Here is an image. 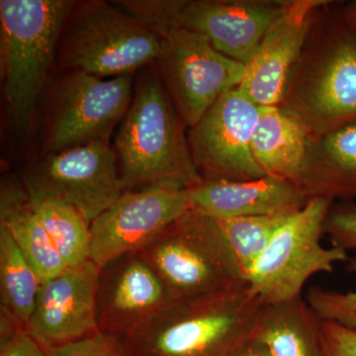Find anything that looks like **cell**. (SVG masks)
<instances>
[{
	"label": "cell",
	"mask_w": 356,
	"mask_h": 356,
	"mask_svg": "<svg viewBox=\"0 0 356 356\" xmlns=\"http://www.w3.org/2000/svg\"><path fill=\"white\" fill-rule=\"evenodd\" d=\"M332 3L316 11L278 105L310 136L356 120V30Z\"/></svg>",
	"instance_id": "obj_1"
},
{
	"label": "cell",
	"mask_w": 356,
	"mask_h": 356,
	"mask_svg": "<svg viewBox=\"0 0 356 356\" xmlns=\"http://www.w3.org/2000/svg\"><path fill=\"white\" fill-rule=\"evenodd\" d=\"M188 210L185 191H125L91 222L89 259L102 268L123 255L137 254Z\"/></svg>",
	"instance_id": "obj_12"
},
{
	"label": "cell",
	"mask_w": 356,
	"mask_h": 356,
	"mask_svg": "<svg viewBox=\"0 0 356 356\" xmlns=\"http://www.w3.org/2000/svg\"><path fill=\"white\" fill-rule=\"evenodd\" d=\"M261 106L238 88L222 95L195 126L189 147L203 180L257 179L266 177L252 153Z\"/></svg>",
	"instance_id": "obj_10"
},
{
	"label": "cell",
	"mask_w": 356,
	"mask_h": 356,
	"mask_svg": "<svg viewBox=\"0 0 356 356\" xmlns=\"http://www.w3.org/2000/svg\"><path fill=\"white\" fill-rule=\"evenodd\" d=\"M42 280L6 227L0 225V297L1 307L27 330Z\"/></svg>",
	"instance_id": "obj_23"
},
{
	"label": "cell",
	"mask_w": 356,
	"mask_h": 356,
	"mask_svg": "<svg viewBox=\"0 0 356 356\" xmlns=\"http://www.w3.org/2000/svg\"><path fill=\"white\" fill-rule=\"evenodd\" d=\"M330 0H289L245 65L238 89L259 106H278L316 11Z\"/></svg>",
	"instance_id": "obj_16"
},
{
	"label": "cell",
	"mask_w": 356,
	"mask_h": 356,
	"mask_svg": "<svg viewBox=\"0 0 356 356\" xmlns=\"http://www.w3.org/2000/svg\"><path fill=\"white\" fill-rule=\"evenodd\" d=\"M70 20L64 62L74 70L102 79L131 76L163 53L165 40L114 4L83 2Z\"/></svg>",
	"instance_id": "obj_7"
},
{
	"label": "cell",
	"mask_w": 356,
	"mask_h": 356,
	"mask_svg": "<svg viewBox=\"0 0 356 356\" xmlns=\"http://www.w3.org/2000/svg\"><path fill=\"white\" fill-rule=\"evenodd\" d=\"M76 4L67 0H1V76L11 125H31L60 32Z\"/></svg>",
	"instance_id": "obj_4"
},
{
	"label": "cell",
	"mask_w": 356,
	"mask_h": 356,
	"mask_svg": "<svg viewBox=\"0 0 356 356\" xmlns=\"http://www.w3.org/2000/svg\"><path fill=\"white\" fill-rule=\"evenodd\" d=\"M173 302L168 288L139 252L123 255L100 268V332L123 339Z\"/></svg>",
	"instance_id": "obj_14"
},
{
	"label": "cell",
	"mask_w": 356,
	"mask_h": 356,
	"mask_svg": "<svg viewBox=\"0 0 356 356\" xmlns=\"http://www.w3.org/2000/svg\"><path fill=\"white\" fill-rule=\"evenodd\" d=\"M0 225L6 227L42 282L67 268L30 203L24 185L6 180L1 184Z\"/></svg>",
	"instance_id": "obj_21"
},
{
	"label": "cell",
	"mask_w": 356,
	"mask_h": 356,
	"mask_svg": "<svg viewBox=\"0 0 356 356\" xmlns=\"http://www.w3.org/2000/svg\"><path fill=\"white\" fill-rule=\"evenodd\" d=\"M26 191L65 201L91 224L124 191L118 156L108 144L95 143L50 154L25 173Z\"/></svg>",
	"instance_id": "obj_9"
},
{
	"label": "cell",
	"mask_w": 356,
	"mask_h": 356,
	"mask_svg": "<svg viewBox=\"0 0 356 356\" xmlns=\"http://www.w3.org/2000/svg\"><path fill=\"white\" fill-rule=\"evenodd\" d=\"M339 8H341L344 19L348 21L356 30V0L339 4Z\"/></svg>",
	"instance_id": "obj_31"
},
{
	"label": "cell",
	"mask_w": 356,
	"mask_h": 356,
	"mask_svg": "<svg viewBox=\"0 0 356 356\" xmlns=\"http://www.w3.org/2000/svg\"><path fill=\"white\" fill-rule=\"evenodd\" d=\"M238 356H270L261 344L252 339Z\"/></svg>",
	"instance_id": "obj_32"
},
{
	"label": "cell",
	"mask_w": 356,
	"mask_h": 356,
	"mask_svg": "<svg viewBox=\"0 0 356 356\" xmlns=\"http://www.w3.org/2000/svg\"><path fill=\"white\" fill-rule=\"evenodd\" d=\"M309 137L306 128L280 107H261L252 153L266 175L298 185Z\"/></svg>",
	"instance_id": "obj_20"
},
{
	"label": "cell",
	"mask_w": 356,
	"mask_h": 356,
	"mask_svg": "<svg viewBox=\"0 0 356 356\" xmlns=\"http://www.w3.org/2000/svg\"><path fill=\"white\" fill-rule=\"evenodd\" d=\"M289 0H186L180 26L222 55L247 65Z\"/></svg>",
	"instance_id": "obj_15"
},
{
	"label": "cell",
	"mask_w": 356,
	"mask_h": 356,
	"mask_svg": "<svg viewBox=\"0 0 356 356\" xmlns=\"http://www.w3.org/2000/svg\"><path fill=\"white\" fill-rule=\"evenodd\" d=\"M99 270L95 262L88 259L42 282L27 332L44 350L60 348L99 332Z\"/></svg>",
	"instance_id": "obj_13"
},
{
	"label": "cell",
	"mask_w": 356,
	"mask_h": 356,
	"mask_svg": "<svg viewBox=\"0 0 356 356\" xmlns=\"http://www.w3.org/2000/svg\"><path fill=\"white\" fill-rule=\"evenodd\" d=\"M321 324L322 320L302 296L264 304L252 339L270 356H325Z\"/></svg>",
	"instance_id": "obj_19"
},
{
	"label": "cell",
	"mask_w": 356,
	"mask_h": 356,
	"mask_svg": "<svg viewBox=\"0 0 356 356\" xmlns=\"http://www.w3.org/2000/svg\"><path fill=\"white\" fill-rule=\"evenodd\" d=\"M186 128L159 77H143L116 135L124 191H186L200 184Z\"/></svg>",
	"instance_id": "obj_2"
},
{
	"label": "cell",
	"mask_w": 356,
	"mask_h": 356,
	"mask_svg": "<svg viewBox=\"0 0 356 356\" xmlns=\"http://www.w3.org/2000/svg\"><path fill=\"white\" fill-rule=\"evenodd\" d=\"M132 91L131 76L103 79L72 70L58 89L49 153L95 143L108 144L115 126L130 108Z\"/></svg>",
	"instance_id": "obj_11"
},
{
	"label": "cell",
	"mask_w": 356,
	"mask_h": 356,
	"mask_svg": "<svg viewBox=\"0 0 356 356\" xmlns=\"http://www.w3.org/2000/svg\"><path fill=\"white\" fill-rule=\"evenodd\" d=\"M325 233L329 236L332 247L344 252L356 250V203L343 201L332 205L325 219Z\"/></svg>",
	"instance_id": "obj_27"
},
{
	"label": "cell",
	"mask_w": 356,
	"mask_h": 356,
	"mask_svg": "<svg viewBox=\"0 0 356 356\" xmlns=\"http://www.w3.org/2000/svg\"><path fill=\"white\" fill-rule=\"evenodd\" d=\"M47 353L48 356H129L121 339L100 331Z\"/></svg>",
	"instance_id": "obj_28"
},
{
	"label": "cell",
	"mask_w": 356,
	"mask_h": 356,
	"mask_svg": "<svg viewBox=\"0 0 356 356\" xmlns=\"http://www.w3.org/2000/svg\"><path fill=\"white\" fill-rule=\"evenodd\" d=\"M24 185V184H23ZM30 203L67 267L89 259L90 224L72 205L53 196L28 191Z\"/></svg>",
	"instance_id": "obj_22"
},
{
	"label": "cell",
	"mask_w": 356,
	"mask_h": 356,
	"mask_svg": "<svg viewBox=\"0 0 356 356\" xmlns=\"http://www.w3.org/2000/svg\"><path fill=\"white\" fill-rule=\"evenodd\" d=\"M0 356H48L47 351L25 330L0 341Z\"/></svg>",
	"instance_id": "obj_30"
},
{
	"label": "cell",
	"mask_w": 356,
	"mask_h": 356,
	"mask_svg": "<svg viewBox=\"0 0 356 356\" xmlns=\"http://www.w3.org/2000/svg\"><path fill=\"white\" fill-rule=\"evenodd\" d=\"M350 268L356 274V257L351 259ZM307 303L321 320L356 332V291L341 293L312 287L307 293Z\"/></svg>",
	"instance_id": "obj_26"
},
{
	"label": "cell",
	"mask_w": 356,
	"mask_h": 356,
	"mask_svg": "<svg viewBox=\"0 0 356 356\" xmlns=\"http://www.w3.org/2000/svg\"><path fill=\"white\" fill-rule=\"evenodd\" d=\"M185 191L191 210L215 218L291 215L309 199L294 182L269 175L242 181L202 180Z\"/></svg>",
	"instance_id": "obj_17"
},
{
	"label": "cell",
	"mask_w": 356,
	"mask_h": 356,
	"mask_svg": "<svg viewBox=\"0 0 356 356\" xmlns=\"http://www.w3.org/2000/svg\"><path fill=\"white\" fill-rule=\"evenodd\" d=\"M321 341L325 356H356V332L322 321Z\"/></svg>",
	"instance_id": "obj_29"
},
{
	"label": "cell",
	"mask_w": 356,
	"mask_h": 356,
	"mask_svg": "<svg viewBox=\"0 0 356 356\" xmlns=\"http://www.w3.org/2000/svg\"><path fill=\"white\" fill-rule=\"evenodd\" d=\"M173 301H193L247 282L216 218L188 210L139 252Z\"/></svg>",
	"instance_id": "obj_5"
},
{
	"label": "cell",
	"mask_w": 356,
	"mask_h": 356,
	"mask_svg": "<svg viewBox=\"0 0 356 356\" xmlns=\"http://www.w3.org/2000/svg\"><path fill=\"white\" fill-rule=\"evenodd\" d=\"M264 302L243 283L214 296L173 302L121 339L129 356H238Z\"/></svg>",
	"instance_id": "obj_3"
},
{
	"label": "cell",
	"mask_w": 356,
	"mask_h": 356,
	"mask_svg": "<svg viewBox=\"0 0 356 356\" xmlns=\"http://www.w3.org/2000/svg\"><path fill=\"white\" fill-rule=\"evenodd\" d=\"M113 3L165 40L181 28L180 17L186 0H131Z\"/></svg>",
	"instance_id": "obj_25"
},
{
	"label": "cell",
	"mask_w": 356,
	"mask_h": 356,
	"mask_svg": "<svg viewBox=\"0 0 356 356\" xmlns=\"http://www.w3.org/2000/svg\"><path fill=\"white\" fill-rule=\"evenodd\" d=\"M332 205L330 199L309 198L301 210L276 229L245 277L264 304L301 296L312 276L331 273L337 264L348 261V252L321 243Z\"/></svg>",
	"instance_id": "obj_6"
},
{
	"label": "cell",
	"mask_w": 356,
	"mask_h": 356,
	"mask_svg": "<svg viewBox=\"0 0 356 356\" xmlns=\"http://www.w3.org/2000/svg\"><path fill=\"white\" fill-rule=\"evenodd\" d=\"M292 215L216 218L225 242L240 266L245 280L250 267L264 252L276 229Z\"/></svg>",
	"instance_id": "obj_24"
},
{
	"label": "cell",
	"mask_w": 356,
	"mask_h": 356,
	"mask_svg": "<svg viewBox=\"0 0 356 356\" xmlns=\"http://www.w3.org/2000/svg\"><path fill=\"white\" fill-rule=\"evenodd\" d=\"M168 95L191 129L228 91L238 88L245 65L218 51L202 35L180 29L165 40L159 58Z\"/></svg>",
	"instance_id": "obj_8"
},
{
	"label": "cell",
	"mask_w": 356,
	"mask_h": 356,
	"mask_svg": "<svg viewBox=\"0 0 356 356\" xmlns=\"http://www.w3.org/2000/svg\"><path fill=\"white\" fill-rule=\"evenodd\" d=\"M298 186L308 198L356 200V120L309 137Z\"/></svg>",
	"instance_id": "obj_18"
}]
</instances>
